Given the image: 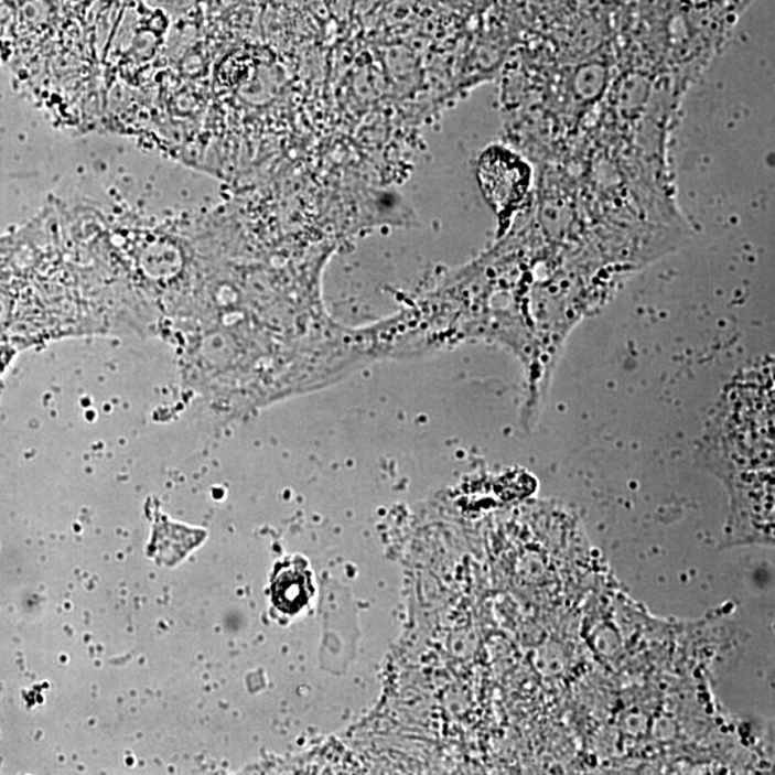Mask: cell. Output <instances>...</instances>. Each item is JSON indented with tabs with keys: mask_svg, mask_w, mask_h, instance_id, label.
I'll list each match as a JSON object with an SVG mask.
<instances>
[{
	"mask_svg": "<svg viewBox=\"0 0 775 775\" xmlns=\"http://www.w3.org/2000/svg\"><path fill=\"white\" fill-rule=\"evenodd\" d=\"M768 374V373H767ZM757 373L734 380L703 440V459L729 484L736 525L773 527V484L755 480L773 474L772 378Z\"/></svg>",
	"mask_w": 775,
	"mask_h": 775,
	"instance_id": "6da1fadb",
	"label": "cell"
},
{
	"mask_svg": "<svg viewBox=\"0 0 775 775\" xmlns=\"http://www.w3.org/2000/svg\"><path fill=\"white\" fill-rule=\"evenodd\" d=\"M315 593V577L306 558L294 555L276 563L270 578V605L278 620L288 622L303 615Z\"/></svg>",
	"mask_w": 775,
	"mask_h": 775,
	"instance_id": "7a4b0ae2",
	"label": "cell"
},
{
	"mask_svg": "<svg viewBox=\"0 0 775 775\" xmlns=\"http://www.w3.org/2000/svg\"><path fill=\"white\" fill-rule=\"evenodd\" d=\"M480 177L489 198L497 203H508L520 196L526 171L515 157L493 151L483 157Z\"/></svg>",
	"mask_w": 775,
	"mask_h": 775,
	"instance_id": "3957f363",
	"label": "cell"
}]
</instances>
